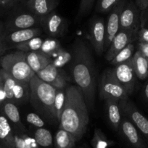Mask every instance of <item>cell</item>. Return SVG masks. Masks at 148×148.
Returning a JSON list of instances; mask_svg holds the SVG:
<instances>
[{"mask_svg":"<svg viewBox=\"0 0 148 148\" xmlns=\"http://www.w3.org/2000/svg\"><path fill=\"white\" fill-rule=\"evenodd\" d=\"M40 25L49 37L55 39L62 36L67 30L66 21L55 11L41 18Z\"/></svg>","mask_w":148,"mask_h":148,"instance_id":"13","label":"cell"},{"mask_svg":"<svg viewBox=\"0 0 148 148\" xmlns=\"http://www.w3.org/2000/svg\"><path fill=\"white\" fill-rule=\"evenodd\" d=\"M89 121V110L82 89L76 85L68 86L60 129L68 131L79 141L86 133Z\"/></svg>","mask_w":148,"mask_h":148,"instance_id":"2","label":"cell"},{"mask_svg":"<svg viewBox=\"0 0 148 148\" xmlns=\"http://www.w3.org/2000/svg\"><path fill=\"white\" fill-rule=\"evenodd\" d=\"M105 21L102 18L94 16L89 23V39L97 55H101L105 50Z\"/></svg>","mask_w":148,"mask_h":148,"instance_id":"10","label":"cell"},{"mask_svg":"<svg viewBox=\"0 0 148 148\" xmlns=\"http://www.w3.org/2000/svg\"><path fill=\"white\" fill-rule=\"evenodd\" d=\"M6 100V94H5V89H4L3 84H2V82L0 81V107L2 106V103Z\"/></svg>","mask_w":148,"mask_h":148,"instance_id":"41","label":"cell"},{"mask_svg":"<svg viewBox=\"0 0 148 148\" xmlns=\"http://www.w3.org/2000/svg\"><path fill=\"white\" fill-rule=\"evenodd\" d=\"M127 0H121L120 2L109 12L108 19L105 22V50L109 47L111 42L120 30V17L121 10Z\"/></svg>","mask_w":148,"mask_h":148,"instance_id":"14","label":"cell"},{"mask_svg":"<svg viewBox=\"0 0 148 148\" xmlns=\"http://www.w3.org/2000/svg\"><path fill=\"white\" fill-rule=\"evenodd\" d=\"M119 132L132 148H148V145L140 132L126 116L122 114Z\"/></svg>","mask_w":148,"mask_h":148,"instance_id":"11","label":"cell"},{"mask_svg":"<svg viewBox=\"0 0 148 148\" xmlns=\"http://www.w3.org/2000/svg\"><path fill=\"white\" fill-rule=\"evenodd\" d=\"M41 18L30 12H19L14 13L9 17L5 23L6 32L36 28L40 25Z\"/></svg>","mask_w":148,"mask_h":148,"instance_id":"7","label":"cell"},{"mask_svg":"<svg viewBox=\"0 0 148 148\" xmlns=\"http://www.w3.org/2000/svg\"><path fill=\"white\" fill-rule=\"evenodd\" d=\"M121 0H97L95 10L99 13H108Z\"/></svg>","mask_w":148,"mask_h":148,"instance_id":"33","label":"cell"},{"mask_svg":"<svg viewBox=\"0 0 148 148\" xmlns=\"http://www.w3.org/2000/svg\"><path fill=\"white\" fill-rule=\"evenodd\" d=\"M122 114L134 123L148 145V119L145 117L129 98L119 101Z\"/></svg>","mask_w":148,"mask_h":148,"instance_id":"6","label":"cell"},{"mask_svg":"<svg viewBox=\"0 0 148 148\" xmlns=\"http://www.w3.org/2000/svg\"><path fill=\"white\" fill-rule=\"evenodd\" d=\"M137 39V32L126 30H119L107 49L106 60L110 62L125 47Z\"/></svg>","mask_w":148,"mask_h":148,"instance_id":"15","label":"cell"},{"mask_svg":"<svg viewBox=\"0 0 148 148\" xmlns=\"http://www.w3.org/2000/svg\"><path fill=\"white\" fill-rule=\"evenodd\" d=\"M113 71L118 82L123 86L128 95L130 96L134 90L137 79L134 70L132 58L127 62L116 65Z\"/></svg>","mask_w":148,"mask_h":148,"instance_id":"9","label":"cell"},{"mask_svg":"<svg viewBox=\"0 0 148 148\" xmlns=\"http://www.w3.org/2000/svg\"><path fill=\"white\" fill-rule=\"evenodd\" d=\"M76 142L73 135L63 129H59L55 134V148H73Z\"/></svg>","mask_w":148,"mask_h":148,"instance_id":"24","label":"cell"},{"mask_svg":"<svg viewBox=\"0 0 148 148\" xmlns=\"http://www.w3.org/2000/svg\"><path fill=\"white\" fill-rule=\"evenodd\" d=\"M137 50L142 54L148 62V43L139 42L137 45Z\"/></svg>","mask_w":148,"mask_h":148,"instance_id":"40","label":"cell"},{"mask_svg":"<svg viewBox=\"0 0 148 148\" xmlns=\"http://www.w3.org/2000/svg\"><path fill=\"white\" fill-rule=\"evenodd\" d=\"M4 115L12 124L14 132L19 133H26V129L21 122L20 113L16 104L11 101L6 100L0 107Z\"/></svg>","mask_w":148,"mask_h":148,"instance_id":"17","label":"cell"},{"mask_svg":"<svg viewBox=\"0 0 148 148\" xmlns=\"http://www.w3.org/2000/svg\"><path fill=\"white\" fill-rule=\"evenodd\" d=\"M72 60V54L64 49H61L52 58V63L59 68H62Z\"/></svg>","mask_w":148,"mask_h":148,"instance_id":"32","label":"cell"},{"mask_svg":"<svg viewBox=\"0 0 148 148\" xmlns=\"http://www.w3.org/2000/svg\"><path fill=\"white\" fill-rule=\"evenodd\" d=\"M91 144L93 148H110L113 142L109 140L100 129L95 128Z\"/></svg>","mask_w":148,"mask_h":148,"instance_id":"30","label":"cell"},{"mask_svg":"<svg viewBox=\"0 0 148 148\" xmlns=\"http://www.w3.org/2000/svg\"><path fill=\"white\" fill-rule=\"evenodd\" d=\"M137 40L139 42L148 43V28L142 27L137 32Z\"/></svg>","mask_w":148,"mask_h":148,"instance_id":"39","label":"cell"},{"mask_svg":"<svg viewBox=\"0 0 148 148\" xmlns=\"http://www.w3.org/2000/svg\"><path fill=\"white\" fill-rule=\"evenodd\" d=\"M18 2H19V1H20V0H18Z\"/></svg>","mask_w":148,"mask_h":148,"instance_id":"44","label":"cell"},{"mask_svg":"<svg viewBox=\"0 0 148 148\" xmlns=\"http://www.w3.org/2000/svg\"><path fill=\"white\" fill-rule=\"evenodd\" d=\"M134 49L135 47L134 44H129L127 46L125 47L121 51H120L110 62L111 65L116 66L119 64L123 63V62L130 60L133 58V55L134 54Z\"/></svg>","mask_w":148,"mask_h":148,"instance_id":"26","label":"cell"},{"mask_svg":"<svg viewBox=\"0 0 148 148\" xmlns=\"http://www.w3.org/2000/svg\"><path fill=\"white\" fill-rule=\"evenodd\" d=\"M96 0H80L79 11L77 14L78 19H81L83 17L89 15L92 10Z\"/></svg>","mask_w":148,"mask_h":148,"instance_id":"35","label":"cell"},{"mask_svg":"<svg viewBox=\"0 0 148 148\" xmlns=\"http://www.w3.org/2000/svg\"><path fill=\"white\" fill-rule=\"evenodd\" d=\"M65 96H66V89H57L55 97V104H54V110L55 115L56 117L57 121L59 123L60 120L61 115L65 106Z\"/></svg>","mask_w":148,"mask_h":148,"instance_id":"31","label":"cell"},{"mask_svg":"<svg viewBox=\"0 0 148 148\" xmlns=\"http://www.w3.org/2000/svg\"><path fill=\"white\" fill-rule=\"evenodd\" d=\"M0 148H15L14 130L0 108Z\"/></svg>","mask_w":148,"mask_h":148,"instance_id":"18","label":"cell"},{"mask_svg":"<svg viewBox=\"0 0 148 148\" xmlns=\"http://www.w3.org/2000/svg\"><path fill=\"white\" fill-rule=\"evenodd\" d=\"M42 43H43V40H42L41 37H34V38L30 39V40L16 45L15 47V49H16V50L22 51V52H25V53L31 52H36V51H40Z\"/></svg>","mask_w":148,"mask_h":148,"instance_id":"29","label":"cell"},{"mask_svg":"<svg viewBox=\"0 0 148 148\" xmlns=\"http://www.w3.org/2000/svg\"><path fill=\"white\" fill-rule=\"evenodd\" d=\"M71 71L76 86L82 89L89 111L95 108L97 89V71L89 47L77 39L73 48Z\"/></svg>","mask_w":148,"mask_h":148,"instance_id":"1","label":"cell"},{"mask_svg":"<svg viewBox=\"0 0 148 148\" xmlns=\"http://www.w3.org/2000/svg\"><path fill=\"white\" fill-rule=\"evenodd\" d=\"M135 4L140 11L141 28L145 27L148 21V0H135Z\"/></svg>","mask_w":148,"mask_h":148,"instance_id":"34","label":"cell"},{"mask_svg":"<svg viewBox=\"0 0 148 148\" xmlns=\"http://www.w3.org/2000/svg\"><path fill=\"white\" fill-rule=\"evenodd\" d=\"M42 34V29L39 27L18 30L12 32H6L5 41L9 49L15 48L16 45L30 40L34 37L39 36Z\"/></svg>","mask_w":148,"mask_h":148,"instance_id":"16","label":"cell"},{"mask_svg":"<svg viewBox=\"0 0 148 148\" xmlns=\"http://www.w3.org/2000/svg\"><path fill=\"white\" fill-rule=\"evenodd\" d=\"M34 139L39 146L48 147L51 146L53 141L52 135L49 130L44 128H37L34 132Z\"/></svg>","mask_w":148,"mask_h":148,"instance_id":"28","label":"cell"},{"mask_svg":"<svg viewBox=\"0 0 148 148\" xmlns=\"http://www.w3.org/2000/svg\"><path fill=\"white\" fill-rule=\"evenodd\" d=\"M36 75L41 80L50 84L56 89H65L68 85V78L66 73L52 62L36 73Z\"/></svg>","mask_w":148,"mask_h":148,"instance_id":"12","label":"cell"},{"mask_svg":"<svg viewBox=\"0 0 148 148\" xmlns=\"http://www.w3.org/2000/svg\"><path fill=\"white\" fill-rule=\"evenodd\" d=\"M132 64L137 79L145 80L148 78V62L139 51H136L132 58Z\"/></svg>","mask_w":148,"mask_h":148,"instance_id":"23","label":"cell"},{"mask_svg":"<svg viewBox=\"0 0 148 148\" xmlns=\"http://www.w3.org/2000/svg\"><path fill=\"white\" fill-rule=\"evenodd\" d=\"M0 65L2 69L20 82L29 83L36 75L28 64L25 52L17 50L0 57Z\"/></svg>","mask_w":148,"mask_h":148,"instance_id":"4","label":"cell"},{"mask_svg":"<svg viewBox=\"0 0 148 148\" xmlns=\"http://www.w3.org/2000/svg\"><path fill=\"white\" fill-rule=\"evenodd\" d=\"M1 69H2V68H0V72H1Z\"/></svg>","mask_w":148,"mask_h":148,"instance_id":"43","label":"cell"},{"mask_svg":"<svg viewBox=\"0 0 148 148\" xmlns=\"http://www.w3.org/2000/svg\"><path fill=\"white\" fill-rule=\"evenodd\" d=\"M62 49L59 41L55 38H49L43 41L40 51L52 59L54 56Z\"/></svg>","mask_w":148,"mask_h":148,"instance_id":"27","label":"cell"},{"mask_svg":"<svg viewBox=\"0 0 148 148\" xmlns=\"http://www.w3.org/2000/svg\"><path fill=\"white\" fill-rule=\"evenodd\" d=\"M140 28V11L134 2L127 0L121 13L120 30L138 32Z\"/></svg>","mask_w":148,"mask_h":148,"instance_id":"8","label":"cell"},{"mask_svg":"<svg viewBox=\"0 0 148 148\" xmlns=\"http://www.w3.org/2000/svg\"><path fill=\"white\" fill-rule=\"evenodd\" d=\"M26 121L36 128H43L45 126V121L41 116L34 113H30L27 115Z\"/></svg>","mask_w":148,"mask_h":148,"instance_id":"36","label":"cell"},{"mask_svg":"<svg viewBox=\"0 0 148 148\" xmlns=\"http://www.w3.org/2000/svg\"><path fill=\"white\" fill-rule=\"evenodd\" d=\"M15 148H39V145L34 138H31L26 133L14 132Z\"/></svg>","mask_w":148,"mask_h":148,"instance_id":"25","label":"cell"},{"mask_svg":"<svg viewBox=\"0 0 148 148\" xmlns=\"http://www.w3.org/2000/svg\"><path fill=\"white\" fill-rule=\"evenodd\" d=\"M25 58L28 64L35 73L47 66L52 62V59L41 51H36L25 53Z\"/></svg>","mask_w":148,"mask_h":148,"instance_id":"21","label":"cell"},{"mask_svg":"<svg viewBox=\"0 0 148 148\" xmlns=\"http://www.w3.org/2000/svg\"><path fill=\"white\" fill-rule=\"evenodd\" d=\"M6 34L5 23L0 21V57L4 55L6 51L9 50V47L5 41V36Z\"/></svg>","mask_w":148,"mask_h":148,"instance_id":"37","label":"cell"},{"mask_svg":"<svg viewBox=\"0 0 148 148\" xmlns=\"http://www.w3.org/2000/svg\"><path fill=\"white\" fill-rule=\"evenodd\" d=\"M18 2V0H0V12L12 9Z\"/></svg>","mask_w":148,"mask_h":148,"instance_id":"38","label":"cell"},{"mask_svg":"<svg viewBox=\"0 0 148 148\" xmlns=\"http://www.w3.org/2000/svg\"><path fill=\"white\" fill-rule=\"evenodd\" d=\"M143 95L145 100L148 102V82L145 85V87H144L143 90Z\"/></svg>","mask_w":148,"mask_h":148,"instance_id":"42","label":"cell"},{"mask_svg":"<svg viewBox=\"0 0 148 148\" xmlns=\"http://www.w3.org/2000/svg\"><path fill=\"white\" fill-rule=\"evenodd\" d=\"M30 99V85L28 82L16 81L12 89V100L16 105L25 104Z\"/></svg>","mask_w":148,"mask_h":148,"instance_id":"22","label":"cell"},{"mask_svg":"<svg viewBox=\"0 0 148 148\" xmlns=\"http://www.w3.org/2000/svg\"><path fill=\"white\" fill-rule=\"evenodd\" d=\"M29 102L39 115L52 123L57 121L54 110L56 90L55 87L41 80L36 75L31 79Z\"/></svg>","mask_w":148,"mask_h":148,"instance_id":"3","label":"cell"},{"mask_svg":"<svg viewBox=\"0 0 148 148\" xmlns=\"http://www.w3.org/2000/svg\"><path fill=\"white\" fill-rule=\"evenodd\" d=\"M59 2L60 0H28L26 6L30 12L42 18L55 11Z\"/></svg>","mask_w":148,"mask_h":148,"instance_id":"19","label":"cell"},{"mask_svg":"<svg viewBox=\"0 0 148 148\" xmlns=\"http://www.w3.org/2000/svg\"><path fill=\"white\" fill-rule=\"evenodd\" d=\"M98 89L101 99H115L120 101L129 97L115 77L113 68H108L104 71L99 80Z\"/></svg>","mask_w":148,"mask_h":148,"instance_id":"5","label":"cell"},{"mask_svg":"<svg viewBox=\"0 0 148 148\" xmlns=\"http://www.w3.org/2000/svg\"><path fill=\"white\" fill-rule=\"evenodd\" d=\"M105 100L108 121L113 130L119 132V126L122 119V112L119 100L115 99H107Z\"/></svg>","mask_w":148,"mask_h":148,"instance_id":"20","label":"cell"}]
</instances>
